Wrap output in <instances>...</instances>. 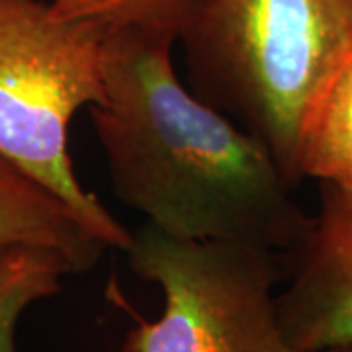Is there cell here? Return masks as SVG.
<instances>
[{"label": "cell", "instance_id": "cell-2", "mask_svg": "<svg viewBox=\"0 0 352 352\" xmlns=\"http://www.w3.org/2000/svg\"><path fill=\"white\" fill-rule=\"evenodd\" d=\"M178 41L188 88L268 149L294 188L300 133L352 51V0H210Z\"/></svg>", "mask_w": 352, "mask_h": 352}, {"label": "cell", "instance_id": "cell-9", "mask_svg": "<svg viewBox=\"0 0 352 352\" xmlns=\"http://www.w3.org/2000/svg\"><path fill=\"white\" fill-rule=\"evenodd\" d=\"M210 0H53L61 20L88 22L108 32H141L178 41Z\"/></svg>", "mask_w": 352, "mask_h": 352}, {"label": "cell", "instance_id": "cell-7", "mask_svg": "<svg viewBox=\"0 0 352 352\" xmlns=\"http://www.w3.org/2000/svg\"><path fill=\"white\" fill-rule=\"evenodd\" d=\"M300 178L352 190V51L317 94L298 143Z\"/></svg>", "mask_w": 352, "mask_h": 352}, {"label": "cell", "instance_id": "cell-10", "mask_svg": "<svg viewBox=\"0 0 352 352\" xmlns=\"http://www.w3.org/2000/svg\"><path fill=\"white\" fill-rule=\"evenodd\" d=\"M317 352H352V340H349V342H340V344H333V346L321 349V351Z\"/></svg>", "mask_w": 352, "mask_h": 352}, {"label": "cell", "instance_id": "cell-5", "mask_svg": "<svg viewBox=\"0 0 352 352\" xmlns=\"http://www.w3.org/2000/svg\"><path fill=\"white\" fill-rule=\"evenodd\" d=\"M294 254L288 288L276 296L292 351L352 340V190L321 182L319 212Z\"/></svg>", "mask_w": 352, "mask_h": 352}, {"label": "cell", "instance_id": "cell-6", "mask_svg": "<svg viewBox=\"0 0 352 352\" xmlns=\"http://www.w3.org/2000/svg\"><path fill=\"white\" fill-rule=\"evenodd\" d=\"M10 247L61 252L75 274L88 272L108 249L59 196L0 153V251Z\"/></svg>", "mask_w": 352, "mask_h": 352}, {"label": "cell", "instance_id": "cell-4", "mask_svg": "<svg viewBox=\"0 0 352 352\" xmlns=\"http://www.w3.org/2000/svg\"><path fill=\"white\" fill-rule=\"evenodd\" d=\"M127 264L163 292V314L138 317L124 352H294L278 319L276 252L251 243L190 241L145 226Z\"/></svg>", "mask_w": 352, "mask_h": 352}, {"label": "cell", "instance_id": "cell-1", "mask_svg": "<svg viewBox=\"0 0 352 352\" xmlns=\"http://www.w3.org/2000/svg\"><path fill=\"white\" fill-rule=\"evenodd\" d=\"M173 45L106 34L104 98L90 118L116 198L176 239L294 252L311 217L263 143L178 80Z\"/></svg>", "mask_w": 352, "mask_h": 352}, {"label": "cell", "instance_id": "cell-3", "mask_svg": "<svg viewBox=\"0 0 352 352\" xmlns=\"http://www.w3.org/2000/svg\"><path fill=\"white\" fill-rule=\"evenodd\" d=\"M104 59L100 25L61 20L45 0H0V153L126 252L133 233L80 186L69 155L75 113L104 98Z\"/></svg>", "mask_w": 352, "mask_h": 352}, {"label": "cell", "instance_id": "cell-8", "mask_svg": "<svg viewBox=\"0 0 352 352\" xmlns=\"http://www.w3.org/2000/svg\"><path fill=\"white\" fill-rule=\"evenodd\" d=\"M71 261L53 249L10 247L0 251V352H18L16 325L24 311L59 294Z\"/></svg>", "mask_w": 352, "mask_h": 352}]
</instances>
